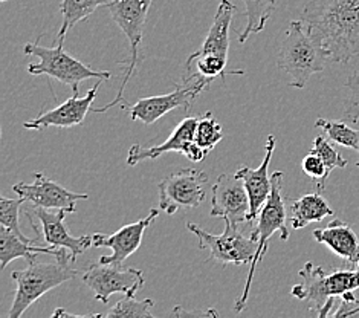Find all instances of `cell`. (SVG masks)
<instances>
[{
  "mask_svg": "<svg viewBox=\"0 0 359 318\" xmlns=\"http://www.w3.org/2000/svg\"><path fill=\"white\" fill-rule=\"evenodd\" d=\"M302 20L321 40L332 63L359 57V0H309Z\"/></svg>",
  "mask_w": 359,
  "mask_h": 318,
  "instance_id": "obj_1",
  "label": "cell"
},
{
  "mask_svg": "<svg viewBox=\"0 0 359 318\" xmlns=\"http://www.w3.org/2000/svg\"><path fill=\"white\" fill-rule=\"evenodd\" d=\"M330 62L329 53L303 20L290 22L281 43L277 66L290 77V86L303 89L313 74L324 71Z\"/></svg>",
  "mask_w": 359,
  "mask_h": 318,
  "instance_id": "obj_2",
  "label": "cell"
},
{
  "mask_svg": "<svg viewBox=\"0 0 359 318\" xmlns=\"http://www.w3.org/2000/svg\"><path fill=\"white\" fill-rule=\"evenodd\" d=\"M74 262L69 249L60 248L54 263L32 260L28 268L13 271L11 279L15 281L17 289L11 311L6 318L22 317L25 311L40 297H43L46 292L79 276V270L72 266Z\"/></svg>",
  "mask_w": 359,
  "mask_h": 318,
  "instance_id": "obj_3",
  "label": "cell"
},
{
  "mask_svg": "<svg viewBox=\"0 0 359 318\" xmlns=\"http://www.w3.org/2000/svg\"><path fill=\"white\" fill-rule=\"evenodd\" d=\"M302 283L290 291L292 297L307 302L312 311L320 314L329 300L341 297V305H358L353 292L359 289V268L356 270H335L326 272L321 266L307 262L298 272Z\"/></svg>",
  "mask_w": 359,
  "mask_h": 318,
  "instance_id": "obj_4",
  "label": "cell"
},
{
  "mask_svg": "<svg viewBox=\"0 0 359 318\" xmlns=\"http://www.w3.org/2000/svg\"><path fill=\"white\" fill-rule=\"evenodd\" d=\"M25 54L37 57V63H31L28 66V72L31 75H48L49 79H55L74 91V95H80V83L89 79H97L107 81L112 79L109 71H95L84 65L80 60L71 57L63 48V43H57L54 48H46L40 45V37L28 43L23 48Z\"/></svg>",
  "mask_w": 359,
  "mask_h": 318,
  "instance_id": "obj_5",
  "label": "cell"
},
{
  "mask_svg": "<svg viewBox=\"0 0 359 318\" xmlns=\"http://www.w3.org/2000/svg\"><path fill=\"white\" fill-rule=\"evenodd\" d=\"M151 2L153 0H114L112 4L106 5L110 17H112V20L118 25L119 29L126 34L127 40H129L130 55L126 62H121V65L124 66V72H123V81H121V86H119L116 97L110 102H107L106 106L93 109L92 112H95V114H104V112L110 110L114 106L124 101L126 86L135 75L136 66H138V63L141 62L140 45L142 41L144 25H145V19H147V13Z\"/></svg>",
  "mask_w": 359,
  "mask_h": 318,
  "instance_id": "obj_6",
  "label": "cell"
},
{
  "mask_svg": "<svg viewBox=\"0 0 359 318\" xmlns=\"http://www.w3.org/2000/svg\"><path fill=\"white\" fill-rule=\"evenodd\" d=\"M271 194L268 197V201L264 202L259 213V225H257V234H259V245H257V253H255L254 260L251 262V268L250 274L246 277L245 283V289L242 297L236 302V312H242L246 307L248 303V297H250L251 286H252V279L255 270H257V265L262 262L268 251V242L273 233H280L281 239L287 240L289 239V230H287V211H286V205H285V196H283V171H273L271 176Z\"/></svg>",
  "mask_w": 359,
  "mask_h": 318,
  "instance_id": "obj_7",
  "label": "cell"
},
{
  "mask_svg": "<svg viewBox=\"0 0 359 318\" xmlns=\"http://www.w3.org/2000/svg\"><path fill=\"white\" fill-rule=\"evenodd\" d=\"M187 228L199 239L201 249H210L208 260H215L222 266L251 263L257 253V231H252L251 236L246 237L229 220H225V231L220 236L208 233L196 223H187Z\"/></svg>",
  "mask_w": 359,
  "mask_h": 318,
  "instance_id": "obj_8",
  "label": "cell"
},
{
  "mask_svg": "<svg viewBox=\"0 0 359 318\" xmlns=\"http://www.w3.org/2000/svg\"><path fill=\"white\" fill-rule=\"evenodd\" d=\"M208 175L203 170L182 168L158 184L159 210L175 214L177 210L198 208L207 196Z\"/></svg>",
  "mask_w": 359,
  "mask_h": 318,
  "instance_id": "obj_9",
  "label": "cell"
},
{
  "mask_svg": "<svg viewBox=\"0 0 359 318\" xmlns=\"http://www.w3.org/2000/svg\"><path fill=\"white\" fill-rule=\"evenodd\" d=\"M83 283L89 286L95 300L107 305L110 296H135L144 286L141 270L127 268L123 263H90L83 274Z\"/></svg>",
  "mask_w": 359,
  "mask_h": 318,
  "instance_id": "obj_10",
  "label": "cell"
},
{
  "mask_svg": "<svg viewBox=\"0 0 359 318\" xmlns=\"http://www.w3.org/2000/svg\"><path fill=\"white\" fill-rule=\"evenodd\" d=\"M211 81L207 79H196L193 81H182L176 84V89L165 95L141 98L135 105H124V109L129 112L133 121H141L144 124H153L159 118L167 115L175 109L191 107L201 93L208 88Z\"/></svg>",
  "mask_w": 359,
  "mask_h": 318,
  "instance_id": "obj_11",
  "label": "cell"
},
{
  "mask_svg": "<svg viewBox=\"0 0 359 318\" xmlns=\"http://www.w3.org/2000/svg\"><path fill=\"white\" fill-rule=\"evenodd\" d=\"M199 117H187L168 138L159 144V145H150V147H142L140 144H133L129 153H127V164L136 166L141 161L147 159H156L161 154H165L170 152L182 153L193 162H202L207 157V150L202 149L201 145L194 141L196 127L199 123Z\"/></svg>",
  "mask_w": 359,
  "mask_h": 318,
  "instance_id": "obj_12",
  "label": "cell"
},
{
  "mask_svg": "<svg viewBox=\"0 0 359 318\" xmlns=\"http://www.w3.org/2000/svg\"><path fill=\"white\" fill-rule=\"evenodd\" d=\"M211 194V216L229 220L236 227L250 222V196L243 180L237 178L236 173L220 175Z\"/></svg>",
  "mask_w": 359,
  "mask_h": 318,
  "instance_id": "obj_13",
  "label": "cell"
},
{
  "mask_svg": "<svg viewBox=\"0 0 359 318\" xmlns=\"http://www.w3.org/2000/svg\"><path fill=\"white\" fill-rule=\"evenodd\" d=\"M34 183H17L13 185V192L32 204V207H41L48 210H66L69 214L76 211V202L88 199V193H74L48 179L43 173L36 171Z\"/></svg>",
  "mask_w": 359,
  "mask_h": 318,
  "instance_id": "obj_14",
  "label": "cell"
},
{
  "mask_svg": "<svg viewBox=\"0 0 359 318\" xmlns=\"http://www.w3.org/2000/svg\"><path fill=\"white\" fill-rule=\"evenodd\" d=\"M159 210L151 208L147 218L136 220L129 225L119 228L114 234H102L95 233L93 236V246L97 248H110L112 256H101L100 263H124L129 257L138 251V248L142 244V237L145 230H147L153 220L158 218Z\"/></svg>",
  "mask_w": 359,
  "mask_h": 318,
  "instance_id": "obj_15",
  "label": "cell"
},
{
  "mask_svg": "<svg viewBox=\"0 0 359 318\" xmlns=\"http://www.w3.org/2000/svg\"><path fill=\"white\" fill-rule=\"evenodd\" d=\"M101 83L102 80H98V83L93 84V88L81 98L72 95L55 109L41 112L37 118L25 121L23 127L29 128V131H43L48 127H74L83 124L84 118L92 107V102L97 98Z\"/></svg>",
  "mask_w": 359,
  "mask_h": 318,
  "instance_id": "obj_16",
  "label": "cell"
},
{
  "mask_svg": "<svg viewBox=\"0 0 359 318\" xmlns=\"http://www.w3.org/2000/svg\"><path fill=\"white\" fill-rule=\"evenodd\" d=\"M32 210L37 220L41 223V234H43L48 245L55 248H67L74 260L76 259V256L83 254L88 248L93 246V236L72 237L69 234V230L65 225L66 214H69L66 210H57L55 213L41 207H32Z\"/></svg>",
  "mask_w": 359,
  "mask_h": 318,
  "instance_id": "obj_17",
  "label": "cell"
},
{
  "mask_svg": "<svg viewBox=\"0 0 359 318\" xmlns=\"http://www.w3.org/2000/svg\"><path fill=\"white\" fill-rule=\"evenodd\" d=\"M273 150H276V136L269 135L266 141V152H264V158L262 164L257 168H251L243 166L236 171V176L243 180L246 187L248 196H250L251 202V211H250V222H254L259 218V213L264 202L268 201L271 194V178H269V164L272 159Z\"/></svg>",
  "mask_w": 359,
  "mask_h": 318,
  "instance_id": "obj_18",
  "label": "cell"
},
{
  "mask_svg": "<svg viewBox=\"0 0 359 318\" xmlns=\"http://www.w3.org/2000/svg\"><path fill=\"white\" fill-rule=\"evenodd\" d=\"M318 244L326 245L341 259L347 260L352 266H359V239L352 227L346 222L335 219L327 227L315 230L312 233Z\"/></svg>",
  "mask_w": 359,
  "mask_h": 318,
  "instance_id": "obj_19",
  "label": "cell"
},
{
  "mask_svg": "<svg viewBox=\"0 0 359 318\" xmlns=\"http://www.w3.org/2000/svg\"><path fill=\"white\" fill-rule=\"evenodd\" d=\"M237 8L231 0H220L217 13L211 28L205 37L202 46L193 55H220L228 58L229 53V29Z\"/></svg>",
  "mask_w": 359,
  "mask_h": 318,
  "instance_id": "obj_20",
  "label": "cell"
},
{
  "mask_svg": "<svg viewBox=\"0 0 359 318\" xmlns=\"http://www.w3.org/2000/svg\"><path fill=\"white\" fill-rule=\"evenodd\" d=\"M60 248L55 246H39L32 242L20 239L14 231L6 227H0V268L5 270L6 265L15 259H27L28 263L36 260L37 254L57 256Z\"/></svg>",
  "mask_w": 359,
  "mask_h": 318,
  "instance_id": "obj_21",
  "label": "cell"
},
{
  "mask_svg": "<svg viewBox=\"0 0 359 318\" xmlns=\"http://www.w3.org/2000/svg\"><path fill=\"white\" fill-rule=\"evenodd\" d=\"M329 216H333V210L320 193L304 194L290 204V222L294 230H302Z\"/></svg>",
  "mask_w": 359,
  "mask_h": 318,
  "instance_id": "obj_22",
  "label": "cell"
},
{
  "mask_svg": "<svg viewBox=\"0 0 359 318\" xmlns=\"http://www.w3.org/2000/svg\"><path fill=\"white\" fill-rule=\"evenodd\" d=\"M112 2L114 0H63L62 5H60V10L63 13V20L57 34V43H65L67 32L76 23L88 19L100 6H106Z\"/></svg>",
  "mask_w": 359,
  "mask_h": 318,
  "instance_id": "obj_23",
  "label": "cell"
},
{
  "mask_svg": "<svg viewBox=\"0 0 359 318\" xmlns=\"http://www.w3.org/2000/svg\"><path fill=\"white\" fill-rule=\"evenodd\" d=\"M246 25L238 34V41L245 43L251 34H259L266 27L268 20L276 10L277 0H243Z\"/></svg>",
  "mask_w": 359,
  "mask_h": 318,
  "instance_id": "obj_24",
  "label": "cell"
},
{
  "mask_svg": "<svg viewBox=\"0 0 359 318\" xmlns=\"http://www.w3.org/2000/svg\"><path fill=\"white\" fill-rule=\"evenodd\" d=\"M315 127H320L327 135V138L343 147L356 150L359 153V131L350 127L346 119H324L318 118Z\"/></svg>",
  "mask_w": 359,
  "mask_h": 318,
  "instance_id": "obj_25",
  "label": "cell"
},
{
  "mask_svg": "<svg viewBox=\"0 0 359 318\" xmlns=\"http://www.w3.org/2000/svg\"><path fill=\"white\" fill-rule=\"evenodd\" d=\"M222 138H224V133H222L220 123L211 112H207L203 117H201L198 127H196L194 141L198 143L202 149L211 152L222 141Z\"/></svg>",
  "mask_w": 359,
  "mask_h": 318,
  "instance_id": "obj_26",
  "label": "cell"
},
{
  "mask_svg": "<svg viewBox=\"0 0 359 318\" xmlns=\"http://www.w3.org/2000/svg\"><path fill=\"white\" fill-rule=\"evenodd\" d=\"M155 305L153 300H136L135 296H124L116 305L107 312L109 318H127V317H153L151 307Z\"/></svg>",
  "mask_w": 359,
  "mask_h": 318,
  "instance_id": "obj_27",
  "label": "cell"
},
{
  "mask_svg": "<svg viewBox=\"0 0 359 318\" xmlns=\"http://www.w3.org/2000/svg\"><path fill=\"white\" fill-rule=\"evenodd\" d=\"M23 202H27V201H25L20 196H19V199H6L5 196H0V223H2L4 227L14 231V233L20 239L27 240V242L36 244V240L28 239L22 233L20 225H19V213H20Z\"/></svg>",
  "mask_w": 359,
  "mask_h": 318,
  "instance_id": "obj_28",
  "label": "cell"
},
{
  "mask_svg": "<svg viewBox=\"0 0 359 318\" xmlns=\"http://www.w3.org/2000/svg\"><path fill=\"white\" fill-rule=\"evenodd\" d=\"M302 168H303V173L313 180L316 190L323 192L324 187H326L327 178L330 173H329L326 164H324V161L318 157V154L313 152L307 153L303 158Z\"/></svg>",
  "mask_w": 359,
  "mask_h": 318,
  "instance_id": "obj_29",
  "label": "cell"
},
{
  "mask_svg": "<svg viewBox=\"0 0 359 318\" xmlns=\"http://www.w3.org/2000/svg\"><path fill=\"white\" fill-rule=\"evenodd\" d=\"M311 152L318 154V157L324 161V164H326L329 173H332L335 168L347 167V159L341 157L339 152L333 147V145L326 138H323V136H316Z\"/></svg>",
  "mask_w": 359,
  "mask_h": 318,
  "instance_id": "obj_30",
  "label": "cell"
},
{
  "mask_svg": "<svg viewBox=\"0 0 359 318\" xmlns=\"http://www.w3.org/2000/svg\"><path fill=\"white\" fill-rule=\"evenodd\" d=\"M347 98L344 105V119L348 123L359 121V72H355L347 80Z\"/></svg>",
  "mask_w": 359,
  "mask_h": 318,
  "instance_id": "obj_31",
  "label": "cell"
},
{
  "mask_svg": "<svg viewBox=\"0 0 359 318\" xmlns=\"http://www.w3.org/2000/svg\"><path fill=\"white\" fill-rule=\"evenodd\" d=\"M53 317L54 318H57V317H67V318H90V317H101L100 314H72V312H67V311H65L63 307H58V309H55L54 311V314H53Z\"/></svg>",
  "mask_w": 359,
  "mask_h": 318,
  "instance_id": "obj_32",
  "label": "cell"
},
{
  "mask_svg": "<svg viewBox=\"0 0 359 318\" xmlns=\"http://www.w3.org/2000/svg\"><path fill=\"white\" fill-rule=\"evenodd\" d=\"M173 315H219L217 314V311H215V309H211V311H208V312H196V311H191V312H187V311H184V309L181 307V306H176L175 309H173V312H172Z\"/></svg>",
  "mask_w": 359,
  "mask_h": 318,
  "instance_id": "obj_33",
  "label": "cell"
},
{
  "mask_svg": "<svg viewBox=\"0 0 359 318\" xmlns=\"http://www.w3.org/2000/svg\"><path fill=\"white\" fill-rule=\"evenodd\" d=\"M356 167H359V161H358V162H356Z\"/></svg>",
  "mask_w": 359,
  "mask_h": 318,
  "instance_id": "obj_34",
  "label": "cell"
},
{
  "mask_svg": "<svg viewBox=\"0 0 359 318\" xmlns=\"http://www.w3.org/2000/svg\"><path fill=\"white\" fill-rule=\"evenodd\" d=\"M2 2H6V0H2Z\"/></svg>",
  "mask_w": 359,
  "mask_h": 318,
  "instance_id": "obj_35",
  "label": "cell"
}]
</instances>
